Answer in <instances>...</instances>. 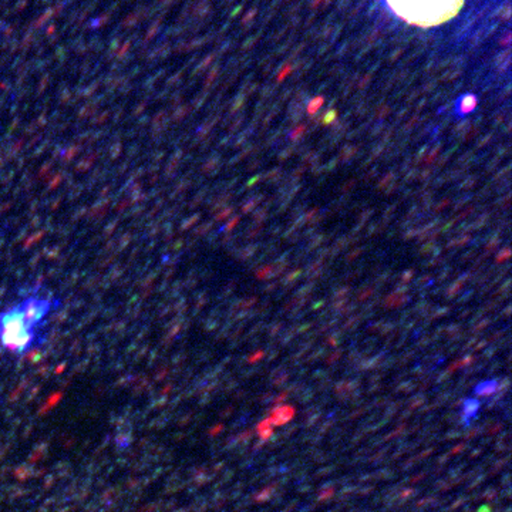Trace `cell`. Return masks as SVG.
<instances>
[{
	"label": "cell",
	"mask_w": 512,
	"mask_h": 512,
	"mask_svg": "<svg viewBox=\"0 0 512 512\" xmlns=\"http://www.w3.org/2000/svg\"><path fill=\"white\" fill-rule=\"evenodd\" d=\"M263 356H265V353L262 352V350H259V352H256L255 354H251L248 360H249V363H252V364H254V363H256L257 360H260Z\"/></svg>",
	"instance_id": "10"
},
{
	"label": "cell",
	"mask_w": 512,
	"mask_h": 512,
	"mask_svg": "<svg viewBox=\"0 0 512 512\" xmlns=\"http://www.w3.org/2000/svg\"><path fill=\"white\" fill-rule=\"evenodd\" d=\"M488 511H490V507H488V505L482 507V508H481V510H480V512H488Z\"/></svg>",
	"instance_id": "19"
},
{
	"label": "cell",
	"mask_w": 512,
	"mask_h": 512,
	"mask_svg": "<svg viewBox=\"0 0 512 512\" xmlns=\"http://www.w3.org/2000/svg\"><path fill=\"white\" fill-rule=\"evenodd\" d=\"M275 487H276V485H270V487H266V488H263L262 491H259L257 494L254 495V502L259 504V502L269 501L270 497H272L273 492H275Z\"/></svg>",
	"instance_id": "7"
},
{
	"label": "cell",
	"mask_w": 512,
	"mask_h": 512,
	"mask_svg": "<svg viewBox=\"0 0 512 512\" xmlns=\"http://www.w3.org/2000/svg\"><path fill=\"white\" fill-rule=\"evenodd\" d=\"M423 477H424V474H420V475H417V477H414V478L410 481V482H411V484H414V482H417V481L423 480Z\"/></svg>",
	"instance_id": "16"
},
{
	"label": "cell",
	"mask_w": 512,
	"mask_h": 512,
	"mask_svg": "<svg viewBox=\"0 0 512 512\" xmlns=\"http://www.w3.org/2000/svg\"><path fill=\"white\" fill-rule=\"evenodd\" d=\"M290 71H292V67H290V65H286V67H285V68L280 71V74L277 75V81H279V83H280V81H283V78H285V77H286V75H288Z\"/></svg>",
	"instance_id": "11"
},
{
	"label": "cell",
	"mask_w": 512,
	"mask_h": 512,
	"mask_svg": "<svg viewBox=\"0 0 512 512\" xmlns=\"http://www.w3.org/2000/svg\"><path fill=\"white\" fill-rule=\"evenodd\" d=\"M254 16H255V10H252V13H249V14L246 16L245 19H244V23H246L249 19H254Z\"/></svg>",
	"instance_id": "17"
},
{
	"label": "cell",
	"mask_w": 512,
	"mask_h": 512,
	"mask_svg": "<svg viewBox=\"0 0 512 512\" xmlns=\"http://www.w3.org/2000/svg\"><path fill=\"white\" fill-rule=\"evenodd\" d=\"M303 131H305V127H299L298 129H295V131L292 132V139L298 138V135H300V134H302Z\"/></svg>",
	"instance_id": "14"
},
{
	"label": "cell",
	"mask_w": 512,
	"mask_h": 512,
	"mask_svg": "<svg viewBox=\"0 0 512 512\" xmlns=\"http://www.w3.org/2000/svg\"><path fill=\"white\" fill-rule=\"evenodd\" d=\"M288 394H289V391H282L280 394H277L276 398L273 400V404H275V405L280 404V403H282V401H283V400H285V398L288 397Z\"/></svg>",
	"instance_id": "12"
},
{
	"label": "cell",
	"mask_w": 512,
	"mask_h": 512,
	"mask_svg": "<svg viewBox=\"0 0 512 512\" xmlns=\"http://www.w3.org/2000/svg\"><path fill=\"white\" fill-rule=\"evenodd\" d=\"M60 308L57 296L33 290L0 310V349L19 359L40 349L47 324Z\"/></svg>",
	"instance_id": "1"
},
{
	"label": "cell",
	"mask_w": 512,
	"mask_h": 512,
	"mask_svg": "<svg viewBox=\"0 0 512 512\" xmlns=\"http://www.w3.org/2000/svg\"><path fill=\"white\" fill-rule=\"evenodd\" d=\"M256 431H257V436H259L262 443L269 441L270 438L273 437V426H272L270 418H265L263 421H260L256 426Z\"/></svg>",
	"instance_id": "6"
},
{
	"label": "cell",
	"mask_w": 512,
	"mask_h": 512,
	"mask_svg": "<svg viewBox=\"0 0 512 512\" xmlns=\"http://www.w3.org/2000/svg\"><path fill=\"white\" fill-rule=\"evenodd\" d=\"M414 492H416V491L411 490V488H410V490H404L403 492H401V494H400V498H407V497H411Z\"/></svg>",
	"instance_id": "13"
},
{
	"label": "cell",
	"mask_w": 512,
	"mask_h": 512,
	"mask_svg": "<svg viewBox=\"0 0 512 512\" xmlns=\"http://www.w3.org/2000/svg\"><path fill=\"white\" fill-rule=\"evenodd\" d=\"M477 104H478V98L474 94H464V96H461L458 98L454 113H455V116L458 118L465 117V116H468L469 113H472L477 108Z\"/></svg>",
	"instance_id": "4"
},
{
	"label": "cell",
	"mask_w": 512,
	"mask_h": 512,
	"mask_svg": "<svg viewBox=\"0 0 512 512\" xmlns=\"http://www.w3.org/2000/svg\"><path fill=\"white\" fill-rule=\"evenodd\" d=\"M498 380H484L474 388V394L478 397H490L498 391Z\"/></svg>",
	"instance_id": "5"
},
{
	"label": "cell",
	"mask_w": 512,
	"mask_h": 512,
	"mask_svg": "<svg viewBox=\"0 0 512 512\" xmlns=\"http://www.w3.org/2000/svg\"><path fill=\"white\" fill-rule=\"evenodd\" d=\"M510 37H511V34L510 33H507V36H505V39L502 40L501 43H504V44H508L510 43Z\"/></svg>",
	"instance_id": "18"
},
{
	"label": "cell",
	"mask_w": 512,
	"mask_h": 512,
	"mask_svg": "<svg viewBox=\"0 0 512 512\" xmlns=\"http://www.w3.org/2000/svg\"><path fill=\"white\" fill-rule=\"evenodd\" d=\"M323 101H324L323 97H315L313 100H310L309 106H308V114H309V116H315L316 111H318L320 107H321V104H323Z\"/></svg>",
	"instance_id": "8"
},
{
	"label": "cell",
	"mask_w": 512,
	"mask_h": 512,
	"mask_svg": "<svg viewBox=\"0 0 512 512\" xmlns=\"http://www.w3.org/2000/svg\"><path fill=\"white\" fill-rule=\"evenodd\" d=\"M480 405L481 403L477 398H467L462 401V407H461V424L462 426L468 427L469 423L474 418H477Z\"/></svg>",
	"instance_id": "3"
},
{
	"label": "cell",
	"mask_w": 512,
	"mask_h": 512,
	"mask_svg": "<svg viewBox=\"0 0 512 512\" xmlns=\"http://www.w3.org/2000/svg\"><path fill=\"white\" fill-rule=\"evenodd\" d=\"M296 416V410L293 405H279L272 410V416L269 417L273 427H282L292 421Z\"/></svg>",
	"instance_id": "2"
},
{
	"label": "cell",
	"mask_w": 512,
	"mask_h": 512,
	"mask_svg": "<svg viewBox=\"0 0 512 512\" xmlns=\"http://www.w3.org/2000/svg\"><path fill=\"white\" fill-rule=\"evenodd\" d=\"M333 494H334V488H333V487L324 488V490L321 491V494L319 495V501L323 502L326 501V500H329L330 497H333Z\"/></svg>",
	"instance_id": "9"
},
{
	"label": "cell",
	"mask_w": 512,
	"mask_h": 512,
	"mask_svg": "<svg viewBox=\"0 0 512 512\" xmlns=\"http://www.w3.org/2000/svg\"><path fill=\"white\" fill-rule=\"evenodd\" d=\"M462 449H464V444H458V446H455V447L451 449V452H449V454H457V452L462 451Z\"/></svg>",
	"instance_id": "15"
}]
</instances>
